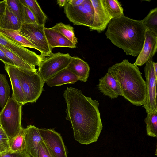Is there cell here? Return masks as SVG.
Here are the masks:
<instances>
[{"mask_svg":"<svg viewBox=\"0 0 157 157\" xmlns=\"http://www.w3.org/2000/svg\"><path fill=\"white\" fill-rule=\"evenodd\" d=\"M0 60L4 64L14 66L13 63L9 59L3 52L0 49Z\"/></svg>","mask_w":157,"mask_h":157,"instance_id":"obj_35","label":"cell"},{"mask_svg":"<svg viewBox=\"0 0 157 157\" xmlns=\"http://www.w3.org/2000/svg\"><path fill=\"white\" fill-rule=\"evenodd\" d=\"M39 129L32 125L28 126L25 129V150L31 157H38V145L43 141Z\"/></svg>","mask_w":157,"mask_h":157,"instance_id":"obj_14","label":"cell"},{"mask_svg":"<svg viewBox=\"0 0 157 157\" xmlns=\"http://www.w3.org/2000/svg\"><path fill=\"white\" fill-rule=\"evenodd\" d=\"M68 1V0H58L57 1V3L61 7L64 6Z\"/></svg>","mask_w":157,"mask_h":157,"instance_id":"obj_38","label":"cell"},{"mask_svg":"<svg viewBox=\"0 0 157 157\" xmlns=\"http://www.w3.org/2000/svg\"><path fill=\"white\" fill-rule=\"evenodd\" d=\"M152 59L146 63L144 68L146 79V98L143 107L147 113L157 112L156 86L157 77L154 71Z\"/></svg>","mask_w":157,"mask_h":157,"instance_id":"obj_8","label":"cell"},{"mask_svg":"<svg viewBox=\"0 0 157 157\" xmlns=\"http://www.w3.org/2000/svg\"><path fill=\"white\" fill-rule=\"evenodd\" d=\"M84 0H69L68 3L73 6H78L81 5Z\"/></svg>","mask_w":157,"mask_h":157,"instance_id":"obj_37","label":"cell"},{"mask_svg":"<svg viewBox=\"0 0 157 157\" xmlns=\"http://www.w3.org/2000/svg\"><path fill=\"white\" fill-rule=\"evenodd\" d=\"M38 157H54L43 140L38 147Z\"/></svg>","mask_w":157,"mask_h":157,"instance_id":"obj_33","label":"cell"},{"mask_svg":"<svg viewBox=\"0 0 157 157\" xmlns=\"http://www.w3.org/2000/svg\"><path fill=\"white\" fill-rule=\"evenodd\" d=\"M10 150L12 151H22L25 150V129L22 127L19 133L10 141Z\"/></svg>","mask_w":157,"mask_h":157,"instance_id":"obj_28","label":"cell"},{"mask_svg":"<svg viewBox=\"0 0 157 157\" xmlns=\"http://www.w3.org/2000/svg\"><path fill=\"white\" fill-rule=\"evenodd\" d=\"M2 132H4L1 126H0V133Z\"/></svg>","mask_w":157,"mask_h":157,"instance_id":"obj_40","label":"cell"},{"mask_svg":"<svg viewBox=\"0 0 157 157\" xmlns=\"http://www.w3.org/2000/svg\"><path fill=\"white\" fill-rule=\"evenodd\" d=\"M0 157H31L25 150L22 151H12L10 150L0 154Z\"/></svg>","mask_w":157,"mask_h":157,"instance_id":"obj_34","label":"cell"},{"mask_svg":"<svg viewBox=\"0 0 157 157\" xmlns=\"http://www.w3.org/2000/svg\"><path fill=\"white\" fill-rule=\"evenodd\" d=\"M157 49V34L146 29L142 48L133 64L141 66L146 63L152 59Z\"/></svg>","mask_w":157,"mask_h":157,"instance_id":"obj_12","label":"cell"},{"mask_svg":"<svg viewBox=\"0 0 157 157\" xmlns=\"http://www.w3.org/2000/svg\"><path fill=\"white\" fill-rule=\"evenodd\" d=\"M44 26L37 24L23 23L17 31L32 43L41 53L43 58L52 54L50 49L44 31Z\"/></svg>","mask_w":157,"mask_h":157,"instance_id":"obj_6","label":"cell"},{"mask_svg":"<svg viewBox=\"0 0 157 157\" xmlns=\"http://www.w3.org/2000/svg\"><path fill=\"white\" fill-rule=\"evenodd\" d=\"M142 21L146 29L157 34V8L151 10Z\"/></svg>","mask_w":157,"mask_h":157,"instance_id":"obj_29","label":"cell"},{"mask_svg":"<svg viewBox=\"0 0 157 157\" xmlns=\"http://www.w3.org/2000/svg\"><path fill=\"white\" fill-rule=\"evenodd\" d=\"M22 24L21 21L6 6L5 13L0 18V28L17 31Z\"/></svg>","mask_w":157,"mask_h":157,"instance_id":"obj_21","label":"cell"},{"mask_svg":"<svg viewBox=\"0 0 157 157\" xmlns=\"http://www.w3.org/2000/svg\"><path fill=\"white\" fill-rule=\"evenodd\" d=\"M24 94L25 103L35 102L40 95L44 84L37 72L18 67Z\"/></svg>","mask_w":157,"mask_h":157,"instance_id":"obj_5","label":"cell"},{"mask_svg":"<svg viewBox=\"0 0 157 157\" xmlns=\"http://www.w3.org/2000/svg\"><path fill=\"white\" fill-rule=\"evenodd\" d=\"M71 57L68 53L58 52L44 58L39 66L37 72L44 83L52 76L67 68Z\"/></svg>","mask_w":157,"mask_h":157,"instance_id":"obj_7","label":"cell"},{"mask_svg":"<svg viewBox=\"0 0 157 157\" xmlns=\"http://www.w3.org/2000/svg\"><path fill=\"white\" fill-rule=\"evenodd\" d=\"M24 5L28 7L34 15L37 24L40 26H44L47 18L36 0H20Z\"/></svg>","mask_w":157,"mask_h":157,"instance_id":"obj_22","label":"cell"},{"mask_svg":"<svg viewBox=\"0 0 157 157\" xmlns=\"http://www.w3.org/2000/svg\"><path fill=\"white\" fill-rule=\"evenodd\" d=\"M146 124V133L147 136L156 138L157 137V112L147 113L144 119Z\"/></svg>","mask_w":157,"mask_h":157,"instance_id":"obj_25","label":"cell"},{"mask_svg":"<svg viewBox=\"0 0 157 157\" xmlns=\"http://www.w3.org/2000/svg\"><path fill=\"white\" fill-rule=\"evenodd\" d=\"M43 141L54 157H67L61 135L54 129H39Z\"/></svg>","mask_w":157,"mask_h":157,"instance_id":"obj_10","label":"cell"},{"mask_svg":"<svg viewBox=\"0 0 157 157\" xmlns=\"http://www.w3.org/2000/svg\"><path fill=\"white\" fill-rule=\"evenodd\" d=\"M67 68L78 77L79 80L85 82L87 80L90 67L87 62L78 57H72Z\"/></svg>","mask_w":157,"mask_h":157,"instance_id":"obj_19","label":"cell"},{"mask_svg":"<svg viewBox=\"0 0 157 157\" xmlns=\"http://www.w3.org/2000/svg\"><path fill=\"white\" fill-rule=\"evenodd\" d=\"M101 0L105 9L111 20L120 18L124 15L123 9L118 0Z\"/></svg>","mask_w":157,"mask_h":157,"instance_id":"obj_23","label":"cell"},{"mask_svg":"<svg viewBox=\"0 0 157 157\" xmlns=\"http://www.w3.org/2000/svg\"><path fill=\"white\" fill-rule=\"evenodd\" d=\"M98 90L105 96L113 99L122 96L120 85L114 78L107 72L99 79L98 85Z\"/></svg>","mask_w":157,"mask_h":157,"instance_id":"obj_15","label":"cell"},{"mask_svg":"<svg viewBox=\"0 0 157 157\" xmlns=\"http://www.w3.org/2000/svg\"><path fill=\"white\" fill-rule=\"evenodd\" d=\"M6 6V0L0 1V18L4 14Z\"/></svg>","mask_w":157,"mask_h":157,"instance_id":"obj_36","label":"cell"},{"mask_svg":"<svg viewBox=\"0 0 157 157\" xmlns=\"http://www.w3.org/2000/svg\"><path fill=\"white\" fill-rule=\"evenodd\" d=\"M20 1L22 19V24L25 23L37 24L35 17L29 8L23 4L20 0Z\"/></svg>","mask_w":157,"mask_h":157,"instance_id":"obj_30","label":"cell"},{"mask_svg":"<svg viewBox=\"0 0 157 157\" xmlns=\"http://www.w3.org/2000/svg\"><path fill=\"white\" fill-rule=\"evenodd\" d=\"M0 35L21 46L37 50L32 43L25 37L19 34L17 31L0 28Z\"/></svg>","mask_w":157,"mask_h":157,"instance_id":"obj_20","label":"cell"},{"mask_svg":"<svg viewBox=\"0 0 157 157\" xmlns=\"http://www.w3.org/2000/svg\"><path fill=\"white\" fill-rule=\"evenodd\" d=\"M4 68L11 82L13 91L12 97L23 106L25 104L18 67L5 64Z\"/></svg>","mask_w":157,"mask_h":157,"instance_id":"obj_16","label":"cell"},{"mask_svg":"<svg viewBox=\"0 0 157 157\" xmlns=\"http://www.w3.org/2000/svg\"><path fill=\"white\" fill-rule=\"evenodd\" d=\"M22 106L14 98L10 97L0 112V126L10 141L19 133L22 127Z\"/></svg>","mask_w":157,"mask_h":157,"instance_id":"obj_4","label":"cell"},{"mask_svg":"<svg viewBox=\"0 0 157 157\" xmlns=\"http://www.w3.org/2000/svg\"><path fill=\"white\" fill-rule=\"evenodd\" d=\"M0 44L18 56L29 64L39 66L44 58L34 52L0 35Z\"/></svg>","mask_w":157,"mask_h":157,"instance_id":"obj_11","label":"cell"},{"mask_svg":"<svg viewBox=\"0 0 157 157\" xmlns=\"http://www.w3.org/2000/svg\"><path fill=\"white\" fill-rule=\"evenodd\" d=\"M10 88L6 75L0 74V107L2 109L10 97Z\"/></svg>","mask_w":157,"mask_h":157,"instance_id":"obj_26","label":"cell"},{"mask_svg":"<svg viewBox=\"0 0 157 157\" xmlns=\"http://www.w3.org/2000/svg\"><path fill=\"white\" fill-rule=\"evenodd\" d=\"M9 139L5 132L0 133V154L10 150Z\"/></svg>","mask_w":157,"mask_h":157,"instance_id":"obj_32","label":"cell"},{"mask_svg":"<svg viewBox=\"0 0 157 157\" xmlns=\"http://www.w3.org/2000/svg\"><path fill=\"white\" fill-rule=\"evenodd\" d=\"M0 49L13 63L15 66L27 70L37 72L35 67L29 64L20 57L0 44Z\"/></svg>","mask_w":157,"mask_h":157,"instance_id":"obj_24","label":"cell"},{"mask_svg":"<svg viewBox=\"0 0 157 157\" xmlns=\"http://www.w3.org/2000/svg\"><path fill=\"white\" fill-rule=\"evenodd\" d=\"M6 6L22 23L20 0H6Z\"/></svg>","mask_w":157,"mask_h":157,"instance_id":"obj_31","label":"cell"},{"mask_svg":"<svg viewBox=\"0 0 157 157\" xmlns=\"http://www.w3.org/2000/svg\"><path fill=\"white\" fill-rule=\"evenodd\" d=\"M94 10L93 23L89 28L90 31L99 33L104 31L111 19L105 9L101 0H90Z\"/></svg>","mask_w":157,"mask_h":157,"instance_id":"obj_13","label":"cell"},{"mask_svg":"<svg viewBox=\"0 0 157 157\" xmlns=\"http://www.w3.org/2000/svg\"><path fill=\"white\" fill-rule=\"evenodd\" d=\"M107 72L119 84L122 96L136 106L144 104L146 98V83L137 66L124 59L110 67Z\"/></svg>","mask_w":157,"mask_h":157,"instance_id":"obj_3","label":"cell"},{"mask_svg":"<svg viewBox=\"0 0 157 157\" xmlns=\"http://www.w3.org/2000/svg\"><path fill=\"white\" fill-rule=\"evenodd\" d=\"M63 96L67 105L66 118L71 124L75 140L85 145L96 142L103 128L98 101L71 87L67 88Z\"/></svg>","mask_w":157,"mask_h":157,"instance_id":"obj_1","label":"cell"},{"mask_svg":"<svg viewBox=\"0 0 157 157\" xmlns=\"http://www.w3.org/2000/svg\"><path fill=\"white\" fill-rule=\"evenodd\" d=\"M153 65L155 74L157 77V63L153 62Z\"/></svg>","mask_w":157,"mask_h":157,"instance_id":"obj_39","label":"cell"},{"mask_svg":"<svg viewBox=\"0 0 157 157\" xmlns=\"http://www.w3.org/2000/svg\"><path fill=\"white\" fill-rule=\"evenodd\" d=\"M64 12L67 17L74 25L89 28L92 25L94 14V7L86 8L82 5L74 6L67 2L64 6Z\"/></svg>","mask_w":157,"mask_h":157,"instance_id":"obj_9","label":"cell"},{"mask_svg":"<svg viewBox=\"0 0 157 157\" xmlns=\"http://www.w3.org/2000/svg\"><path fill=\"white\" fill-rule=\"evenodd\" d=\"M52 28L60 33L75 45L78 42L77 39L74 33V28L70 25L60 22L56 24Z\"/></svg>","mask_w":157,"mask_h":157,"instance_id":"obj_27","label":"cell"},{"mask_svg":"<svg viewBox=\"0 0 157 157\" xmlns=\"http://www.w3.org/2000/svg\"><path fill=\"white\" fill-rule=\"evenodd\" d=\"M46 38L50 49L57 47L76 48V45L57 31L52 28L44 29Z\"/></svg>","mask_w":157,"mask_h":157,"instance_id":"obj_17","label":"cell"},{"mask_svg":"<svg viewBox=\"0 0 157 157\" xmlns=\"http://www.w3.org/2000/svg\"><path fill=\"white\" fill-rule=\"evenodd\" d=\"M107 27V38L126 55L138 56L144 44L146 29L142 20L132 19L124 15L111 20Z\"/></svg>","mask_w":157,"mask_h":157,"instance_id":"obj_2","label":"cell"},{"mask_svg":"<svg viewBox=\"0 0 157 157\" xmlns=\"http://www.w3.org/2000/svg\"><path fill=\"white\" fill-rule=\"evenodd\" d=\"M78 80V77L67 67L52 76L46 83L52 87L66 84L74 83Z\"/></svg>","mask_w":157,"mask_h":157,"instance_id":"obj_18","label":"cell"}]
</instances>
